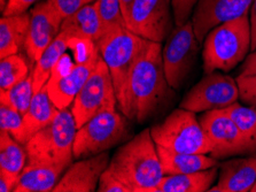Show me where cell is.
<instances>
[{"instance_id":"obj_1","label":"cell","mask_w":256,"mask_h":192,"mask_svg":"<svg viewBox=\"0 0 256 192\" xmlns=\"http://www.w3.org/2000/svg\"><path fill=\"white\" fill-rule=\"evenodd\" d=\"M172 96L166 81L161 43L148 42L136 61L118 109L130 121L144 123Z\"/></svg>"},{"instance_id":"obj_2","label":"cell","mask_w":256,"mask_h":192,"mask_svg":"<svg viewBox=\"0 0 256 192\" xmlns=\"http://www.w3.org/2000/svg\"><path fill=\"white\" fill-rule=\"evenodd\" d=\"M108 167L132 192H156L164 176L150 128L123 143Z\"/></svg>"},{"instance_id":"obj_3","label":"cell","mask_w":256,"mask_h":192,"mask_svg":"<svg viewBox=\"0 0 256 192\" xmlns=\"http://www.w3.org/2000/svg\"><path fill=\"white\" fill-rule=\"evenodd\" d=\"M252 36L248 15L216 27L204 41V74L216 70L228 73L245 60L250 52Z\"/></svg>"},{"instance_id":"obj_4","label":"cell","mask_w":256,"mask_h":192,"mask_svg":"<svg viewBox=\"0 0 256 192\" xmlns=\"http://www.w3.org/2000/svg\"><path fill=\"white\" fill-rule=\"evenodd\" d=\"M76 132V121L70 109H60L51 122L24 145L28 161L69 167L75 158L74 140Z\"/></svg>"},{"instance_id":"obj_5","label":"cell","mask_w":256,"mask_h":192,"mask_svg":"<svg viewBox=\"0 0 256 192\" xmlns=\"http://www.w3.org/2000/svg\"><path fill=\"white\" fill-rule=\"evenodd\" d=\"M131 121L118 108L104 111L93 116L77 129L74 140L75 159L88 158L131 138Z\"/></svg>"},{"instance_id":"obj_6","label":"cell","mask_w":256,"mask_h":192,"mask_svg":"<svg viewBox=\"0 0 256 192\" xmlns=\"http://www.w3.org/2000/svg\"><path fill=\"white\" fill-rule=\"evenodd\" d=\"M148 42L126 27H122L104 34L96 43L100 56L106 62L113 78L118 108L124 98L131 70Z\"/></svg>"},{"instance_id":"obj_7","label":"cell","mask_w":256,"mask_h":192,"mask_svg":"<svg viewBox=\"0 0 256 192\" xmlns=\"http://www.w3.org/2000/svg\"><path fill=\"white\" fill-rule=\"evenodd\" d=\"M196 113L177 108L162 121L150 127L155 144L180 153H210V144Z\"/></svg>"},{"instance_id":"obj_8","label":"cell","mask_w":256,"mask_h":192,"mask_svg":"<svg viewBox=\"0 0 256 192\" xmlns=\"http://www.w3.org/2000/svg\"><path fill=\"white\" fill-rule=\"evenodd\" d=\"M118 108V97L113 78L102 58L96 64L91 76L77 93L70 111L77 129L99 113Z\"/></svg>"},{"instance_id":"obj_9","label":"cell","mask_w":256,"mask_h":192,"mask_svg":"<svg viewBox=\"0 0 256 192\" xmlns=\"http://www.w3.org/2000/svg\"><path fill=\"white\" fill-rule=\"evenodd\" d=\"M199 44L191 20L183 26L174 27L169 35L162 49V60L166 81L172 89L180 90L192 72L199 53Z\"/></svg>"},{"instance_id":"obj_10","label":"cell","mask_w":256,"mask_h":192,"mask_svg":"<svg viewBox=\"0 0 256 192\" xmlns=\"http://www.w3.org/2000/svg\"><path fill=\"white\" fill-rule=\"evenodd\" d=\"M199 121L210 144L209 155L216 160L256 153L226 109L204 112Z\"/></svg>"},{"instance_id":"obj_11","label":"cell","mask_w":256,"mask_h":192,"mask_svg":"<svg viewBox=\"0 0 256 192\" xmlns=\"http://www.w3.org/2000/svg\"><path fill=\"white\" fill-rule=\"evenodd\" d=\"M240 99L236 80L216 70L206 74L180 101V107L194 113L224 109Z\"/></svg>"},{"instance_id":"obj_12","label":"cell","mask_w":256,"mask_h":192,"mask_svg":"<svg viewBox=\"0 0 256 192\" xmlns=\"http://www.w3.org/2000/svg\"><path fill=\"white\" fill-rule=\"evenodd\" d=\"M67 57V54H64L60 60L62 70L60 66L56 65L48 82L46 83L48 95L59 109H64L72 106L77 93L83 88L88 78L91 76L96 64L102 58L99 50H96L88 58L77 60L76 64L67 66L66 65Z\"/></svg>"},{"instance_id":"obj_13","label":"cell","mask_w":256,"mask_h":192,"mask_svg":"<svg viewBox=\"0 0 256 192\" xmlns=\"http://www.w3.org/2000/svg\"><path fill=\"white\" fill-rule=\"evenodd\" d=\"M172 0H134L126 27L147 41L162 43L172 34Z\"/></svg>"},{"instance_id":"obj_14","label":"cell","mask_w":256,"mask_h":192,"mask_svg":"<svg viewBox=\"0 0 256 192\" xmlns=\"http://www.w3.org/2000/svg\"><path fill=\"white\" fill-rule=\"evenodd\" d=\"M64 20L48 0H42L30 10V26L23 50L31 62L36 64L60 34Z\"/></svg>"},{"instance_id":"obj_15","label":"cell","mask_w":256,"mask_h":192,"mask_svg":"<svg viewBox=\"0 0 256 192\" xmlns=\"http://www.w3.org/2000/svg\"><path fill=\"white\" fill-rule=\"evenodd\" d=\"M253 0H199L191 20L198 42L204 43L216 27L248 15Z\"/></svg>"},{"instance_id":"obj_16","label":"cell","mask_w":256,"mask_h":192,"mask_svg":"<svg viewBox=\"0 0 256 192\" xmlns=\"http://www.w3.org/2000/svg\"><path fill=\"white\" fill-rule=\"evenodd\" d=\"M110 162V155L102 152L72 163L53 192H93L98 189L99 179Z\"/></svg>"},{"instance_id":"obj_17","label":"cell","mask_w":256,"mask_h":192,"mask_svg":"<svg viewBox=\"0 0 256 192\" xmlns=\"http://www.w3.org/2000/svg\"><path fill=\"white\" fill-rule=\"evenodd\" d=\"M256 182V153L218 166V179L209 192H250Z\"/></svg>"},{"instance_id":"obj_18","label":"cell","mask_w":256,"mask_h":192,"mask_svg":"<svg viewBox=\"0 0 256 192\" xmlns=\"http://www.w3.org/2000/svg\"><path fill=\"white\" fill-rule=\"evenodd\" d=\"M59 111L50 97L46 85L42 87L34 93L28 112L23 115V127L18 143L26 145L31 137L51 122Z\"/></svg>"},{"instance_id":"obj_19","label":"cell","mask_w":256,"mask_h":192,"mask_svg":"<svg viewBox=\"0 0 256 192\" xmlns=\"http://www.w3.org/2000/svg\"><path fill=\"white\" fill-rule=\"evenodd\" d=\"M61 31L70 38L88 39L96 44L104 36V30L94 2L86 4L76 13L66 18Z\"/></svg>"},{"instance_id":"obj_20","label":"cell","mask_w":256,"mask_h":192,"mask_svg":"<svg viewBox=\"0 0 256 192\" xmlns=\"http://www.w3.org/2000/svg\"><path fill=\"white\" fill-rule=\"evenodd\" d=\"M68 167L26 162L14 192H50L60 181Z\"/></svg>"},{"instance_id":"obj_21","label":"cell","mask_w":256,"mask_h":192,"mask_svg":"<svg viewBox=\"0 0 256 192\" xmlns=\"http://www.w3.org/2000/svg\"><path fill=\"white\" fill-rule=\"evenodd\" d=\"M164 175L186 174L218 166V160L200 153H180L156 145Z\"/></svg>"},{"instance_id":"obj_22","label":"cell","mask_w":256,"mask_h":192,"mask_svg":"<svg viewBox=\"0 0 256 192\" xmlns=\"http://www.w3.org/2000/svg\"><path fill=\"white\" fill-rule=\"evenodd\" d=\"M218 166L194 173L164 175L161 183L158 184L156 192L209 191L218 177Z\"/></svg>"},{"instance_id":"obj_23","label":"cell","mask_w":256,"mask_h":192,"mask_svg":"<svg viewBox=\"0 0 256 192\" xmlns=\"http://www.w3.org/2000/svg\"><path fill=\"white\" fill-rule=\"evenodd\" d=\"M30 26V12L0 20V57L20 53L24 49Z\"/></svg>"},{"instance_id":"obj_24","label":"cell","mask_w":256,"mask_h":192,"mask_svg":"<svg viewBox=\"0 0 256 192\" xmlns=\"http://www.w3.org/2000/svg\"><path fill=\"white\" fill-rule=\"evenodd\" d=\"M69 49V37L64 31H60L51 45L44 51L38 61L34 64L32 69V83L34 92L37 93L45 87L50 77H51L54 68L59 64L61 58L66 54V51Z\"/></svg>"},{"instance_id":"obj_25","label":"cell","mask_w":256,"mask_h":192,"mask_svg":"<svg viewBox=\"0 0 256 192\" xmlns=\"http://www.w3.org/2000/svg\"><path fill=\"white\" fill-rule=\"evenodd\" d=\"M28 162L24 145L18 143L10 132L0 130V171L20 177Z\"/></svg>"},{"instance_id":"obj_26","label":"cell","mask_w":256,"mask_h":192,"mask_svg":"<svg viewBox=\"0 0 256 192\" xmlns=\"http://www.w3.org/2000/svg\"><path fill=\"white\" fill-rule=\"evenodd\" d=\"M31 72L30 65L21 53L2 58L0 62V90H8L14 87L28 77Z\"/></svg>"},{"instance_id":"obj_27","label":"cell","mask_w":256,"mask_h":192,"mask_svg":"<svg viewBox=\"0 0 256 192\" xmlns=\"http://www.w3.org/2000/svg\"><path fill=\"white\" fill-rule=\"evenodd\" d=\"M32 72L24 80L18 82L8 90H0V103L10 106L24 115L30 107L34 98Z\"/></svg>"},{"instance_id":"obj_28","label":"cell","mask_w":256,"mask_h":192,"mask_svg":"<svg viewBox=\"0 0 256 192\" xmlns=\"http://www.w3.org/2000/svg\"><path fill=\"white\" fill-rule=\"evenodd\" d=\"M224 109L252 146L256 148V107L248 105L242 106L236 101Z\"/></svg>"},{"instance_id":"obj_29","label":"cell","mask_w":256,"mask_h":192,"mask_svg":"<svg viewBox=\"0 0 256 192\" xmlns=\"http://www.w3.org/2000/svg\"><path fill=\"white\" fill-rule=\"evenodd\" d=\"M94 4L102 19L104 34L114 29L126 27L120 0H96Z\"/></svg>"},{"instance_id":"obj_30","label":"cell","mask_w":256,"mask_h":192,"mask_svg":"<svg viewBox=\"0 0 256 192\" xmlns=\"http://www.w3.org/2000/svg\"><path fill=\"white\" fill-rule=\"evenodd\" d=\"M23 127V115L10 106L0 105V130L7 131L18 142Z\"/></svg>"},{"instance_id":"obj_31","label":"cell","mask_w":256,"mask_h":192,"mask_svg":"<svg viewBox=\"0 0 256 192\" xmlns=\"http://www.w3.org/2000/svg\"><path fill=\"white\" fill-rule=\"evenodd\" d=\"M198 2L199 0H172L174 27L183 26L190 21Z\"/></svg>"},{"instance_id":"obj_32","label":"cell","mask_w":256,"mask_h":192,"mask_svg":"<svg viewBox=\"0 0 256 192\" xmlns=\"http://www.w3.org/2000/svg\"><path fill=\"white\" fill-rule=\"evenodd\" d=\"M99 192H132L129 186L116 175L110 167L104 171L99 179Z\"/></svg>"},{"instance_id":"obj_33","label":"cell","mask_w":256,"mask_h":192,"mask_svg":"<svg viewBox=\"0 0 256 192\" xmlns=\"http://www.w3.org/2000/svg\"><path fill=\"white\" fill-rule=\"evenodd\" d=\"M240 91V100L245 105L256 107V75L236 76Z\"/></svg>"},{"instance_id":"obj_34","label":"cell","mask_w":256,"mask_h":192,"mask_svg":"<svg viewBox=\"0 0 256 192\" xmlns=\"http://www.w3.org/2000/svg\"><path fill=\"white\" fill-rule=\"evenodd\" d=\"M48 2L56 7V10L64 19L70 17L84 5L88 4V0H48Z\"/></svg>"},{"instance_id":"obj_35","label":"cell","mask_w":256,"mask_h":192,"mask_svg":"<svg viewBox=\"0 0 256 192\" xmlns=\"http://www.w3.org/2000/svg\"><path fill=\"white\" fill-rule=\"evenodd\" d=\"M40 2L42 0H7L5 9L2 10V17L24 14L31 9V6Z\"/></svg>"},{"instance_id":"obj_36","label":"cell","mask_w":256,"mask_h":192,"mask_svg":"<svg viewBox=\"0 0 256 192\" xmlns=\"http://www.w3.org/2000/svg\"><path fill=\"white\" fill-rule=\"evenodd\" d=\"M239 75H256V50L252 51V53L248 54L247 58L244 60V64L242 66V69H240Z\"/></svg>"},{"instance_id":"obj_37","label":"cell","mask_w":256,"mask_h":192,"mask_svg":"<svg viewBox=\"0 0 256 192\" xmlns=\"http://www.w3.org/2000/svg\"><path fill=\"white\" fill-rule=\"evenodd\" d=\"M18 181V176L7 174L5 171H0V191L10 192L14 191Z\"/></svg>"},{"instance_id":"obj_38","label":"cell","mask_w":256,"mask_h":192,"mask_svg":"<svg viewBox=\"0 0 256 192\" xmlns=\"http://www.w3.org/2000/svg\"><path fill=\"white\" fill-rule=\"evenodd\" d=\"M250 36H252V45H250V52L256 50V0H253L250 6Z\"/></svg>"},{"instance_id":"obj_39","label":"cell","mask_w":256,"mask_h":192,"mask_svg":"<svg viewBox=\"0 0 256 192\" xmlns=\"http://www.w3.org/2000/svg\"><path fill=\"white\" fill-rule=\"evenodd\" d=\"M120 3H121L122 12H123V15H124V18H126V20H128V18H129V15L131 13V10H132L134 0H120Z\"/></svg>"},{"instance_id":"obj_40","label":"cell","mask_w":256,"mask_h":192,"mask_svg":"<svg viewBox=\"0 0 256 192\" xmlns=\"http://www.w3.org/2000/svg\"><path fill=\"white\" fill-rule=\"evenodd\" d=\"M0 3H2V11L5 9V5H6V3H7V0H0Z\"/></svg>"},{"instance_id":"obj_41","label":"cell","mask_w":256,"mask_h":192,"mask_svg":"<svg viewBox=\"0 0 256 192\" xmlns=\"http://www.w3.org/2000/svg\"><path fill=\"white\" fill-rule=\"evenodd\" d=\"M250 192H256V182H255L254 186H253V189H252V191H250Z\"/></svg>"},{"instance_id":"obj_42","label":"cell","mask_w":256,"mask_h":192,"mask_svg":"<svg viewBox=\"0 0 256 192\" xmlns=\"http://www.w3.org/2000/svg\"><path fill=\"white\" fill-rule=\"evenodd\" d=\"M93 2H96V0H88V3H93Z\"/></svg>"}]
</instances>
